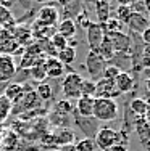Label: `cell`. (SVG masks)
Segmentation results:
<instances>
[{
    "instance_id": "obj_35",
    "label": "cell",
    "mask_w": 150,
    "mask_h": 151,
    "mask_svg": "<svg viewBox=\"0 0 150 151\" xmlns=\"http://www.w3.org/2000/svg\"><path fill=\"white\" fill-rule=\"evenodd\" d=\"M12 109H13V105L2 95L0 96V122H3L7 119V116L12 113Z\"/></svg>"
},
{
    "instance_id": "obj_44",
    "label": "cell",
    "mask_w": 150,
    "mask_h": 151,
    "mask_svg": "<svg viewBox=\"0 0 150 151\" xmlns=\"http://www.w3.org/2000/svg\"><path fill=\"white\" fill-rule=\"evenodd\" d=\"M116 2H120V5H133L136 0H116Z\"/></svg>"
},
{
    "instance_id": "obj_55",
    "label": "cell",
    "mask_w": 150,
    "mask_h": 151,
    "mask_svg": "<svg viewBox=\"0 0 150 151\" xmlns=\"http://www.w3.org/2000/svg\"><path fill=\"white\" fill-rule=\"evenodd\" d=\"M31 2H33V0H31Z\"/></svg>"
},
{
    "instance_id": "obj_2",
    "label": "cell",
    "mask_w": 150,
    "mask_h": 151,
    "mask_svg": "<svg viewBox=\"0 0 150 151\" xmlns=\"http://www.w3.org/2000/svg\"><path fill=\"white\" fill-rule=\"evenodd\" d=\"M81 84H83V76L76 71H68V74L63 77L62 82V90L65 100L81 98Z\"/></svg>"
},
{
    "instance_id": "obj_42",
    "label": "cell",
    "mask_w": 150,
    "mask_h": 151,
    "mask_svg": "<svg viewBox=\"0 0 150 151\" xmlns=\"http://www.w3.org/2000/svg\"><path fill=\"white\" fill-rule=\"evenodd\" d=\"M107 151H129V150H128V146H124V145H115Z\"/></svg>"
},
{
    "instance_id": "obj_8",
    "label": "cell",
    "mask_w": 150,
    "mask_h": 151,
    "mask_svg": "<svg viewBox=\"0 0 150 151\" xmlns=\"http://www.w3.org/2000/svg\"><path fill=\"white\" fill-rule=\"evenodd\" d=\"M105 37L110 40L115 53H121V55H129L131 48H133V40L128 34L124 32H115V34H105Z\"/></svg>"
},
{
    "instance_id": "obj_48",
    "label": "cell",
    "mask_w": 150,
    "mask_h": 151,
    "mask_svg": "<svg viewBox=\"0 0 150 151\" xmlns=\"http://www.w3.org/2000/svg\"><path fill=\"white\" fill-rule=\"evenodd\" d=\"M144 119H145V122H147V124L150 125V108H149V111H147V113H145Z\"/></svg>"
},
{
    "instance_id": "obj_38",
    "label": "cell",
    "mask_w": 150,
    "mask_h": 151,
    "mask_svg": "<svg viewBox=\"0 0 150 151\" xmlns=\"http://www.w3.org/2000/svg\"><path fill=\"white\" fill-rule=\"evenodd\" d=\"M141 66L150 69V45H144L141 53Z\"/></svg>"
},
{
    "instance_id": "obj_3",
    "label": "cell",
    "mask_w": 150,
    "mask_h": 151,
    "mask_svg": "<svg viewBox=\"0 0 150 151\" xmlns=\"http://www.w3.org/2000/svg\"><path fill=\"white\" fill-rule=\"evenodd\" d=\"M94 142H95V146L100 151H107V150L112 148V146L118 145L120 135H118V130L108 127V125H103V127L97 129V132L94 135Z\"/></svg>"
},
{
    "instance_id": "obj_49",
    "label": "cell",
    "mask_w": 150,
    "mask_h": 151,
    "mask_svg": "<svg viewBox=\"0 0 150 151\" xmlns=\"http://www.w3.org/2000/svg\"><path fill=\"white\" fill-rule=\"evenodd\" d=\"M33 2H37V3H44V5H47V2H50V0H33Z\"/></svg>"
},
{
    "instance_id": "obj_26",
    "label": "cell",
    "mask_w": 150,
    "mask_h": 151,
    "mask_svg": "<svg viewBox=\"0 0 150 151\" xmlns=\"http://www.w3.org/2000/svg\"><path fill=\"white\" fill-rule=\"evenodd\" d=\"M58 61L63 64V66H70L74 60H76V50L70 48V47H65L63 50H60L58 55H57Z\"/></svg>"
},
{
    "instance_id": "obj_18",
    "label": "cell",
    "mask_w": 150,
    "mask_h": 151,
    "mask_svg": "<svg viewBox=\"0 0 150 151\" xmlns=\"http://www.w3.org/2000/svg\"><path fill=\"white\" fill-rule=\"evenodd\" d=\"M39 101H41V100H39L36 90H26V92H24V95H23V98H21L16 105L20 106V111L23 113V111H29V109H33V108H36L39 105ZM13 106H15V105H13Z\"/></svg>"
},
{
    "instance_id": "obj_46",
    "label": "cell",
    "mask_w": 150,
    "mask_h": 151,
    "mask_svg": "<svg viewBox=\"0 0 150 151\" xmlns=\"http://www.w3.org/2000/svg\"><path fill=\"white\" fill-rule=\"evenodd\" d=\"M142 145L145 146V150H144V151H150V138H149V140H145V142H142Z\"/></svg>"
},
{
    "instance_id": "obj_6",
    "label": "cell",
    "mask_w": 150,
    "mask_h": 151,
    "mask_svg": "<svg viewBox=\"0 0 150 151\" xmlns=\"http://www.w3.org/2000/svg\"><path fill=\"white\" fill-rule=\"evenodd\" d=\"M86 39H87V45L91 52H97L100 44L105 39V31H103V26L99 24L97 21H92L89 24V27L86 29Z\"/></svg>"
},
{
    "instance_id": "obj_11",
    "label": "cell",
    "mask_w": 150,
    "mask_h": 151,
    "mask_svg": "<svg viewBox=\"0 0 150 151\" xmlns=\"http://www.w3.org/2000/svg\"><path fill=\"white\" fill-rule=\"evenodd\" d=\"M31 29V35H33V39L36 40H50V39L55 35V27H50V26H45V24L39 23L37 19L33 21V24L29 26Z\"/></svg>"
},
{
    "instance_id": "obj_36",
    "label": "cell",
    "mask_w": 150,
    "mask_h": 151,
    "mask_svg": "<svg viewBox=\"0 0 150 151\" xmlns=\"http://www.w3.org/2000/svg\"><path fill=\"white\" fill-rule=\"evenodd\" d=\"M121 74V68L115 66V64L108 63L105 68V73H103V79H108V81H115L118 76Z\"/></svg>"
},
{
    "instance_id": "obj_33",
    "label": "cell",
    "mask_w": 150,
    "mask_h": 151,
    "mask_svg": "<svg viewBox=\"0 0 150 151\" xmlns=\"http://www.w3.org/2000/svg\"><path fill=\"white\" fill-rule=\"evenodd\" d=\"M73 21H74V24H76V27H83V29H87L89 24L92 23V19L89 18V13L86 8L81 10V12L73 18Z\"/></svg>"
},
{
    "instance_id": "obj_9",
    "label": "cell",
    "mask_w": 150,
    "mask_h": 151,
    "mask_svg": "<svg viewBox=\"0 0 150 151\" xmlns=\"http://www.w3.org/2000/svg\"><path fill=\"white\" fill-rule=\"evenodd\" d=\"M120 96V92L116 90L115 82L108 81V79H100L95 82V93L94 98H112L116 100Z\"/></svg>"
},
{
    "instance_id": "obj_41",
    "label": "cell",
    "mask_w": 150,
    "mask_h": 151,
    "mask_svg": "<svg viewBox=\"0 0 150 151\" xmlns=\"http://www.w3.org/2000/svg\"><path fill=\"white\" fill-rule=\"evenodd\" d=\"M13 5H15L13 0H0V6H3V8H7V10H10Z\"/></svg>"
},
{
    "instance_id": "obj_5",
    "label": "cell",
    "mask_w": 150,
    "mask_h": 151,
    "mask_svg": "<svg viewBox=\"0 0 150 151\" xmlns=\"http://www.w3.org/2000/svg\"><path fill=\"white\" fill-rule=\"evenodd\" d=\"M60 18H62V13H60L58 6L52 5V3H47V5H42L41 8H39L36 19H37L39 23L45 24V26L57 27V24L60 23Z\"/></svg>"
},
{
    "instance_id": "obj_19",
    "label": "cell",
    "mask_w": 150,
    "mask_h": 151,
    "mask_svg": "<svg viewBox=\"0 0 150 151\" xmlns=\"http://www.w3.org/2000/svg\"><path fill=\"white\" fill-rule=\"evenodd\" d=\"M112 12V5H110V0H97L95 2V13H97V23L99 24H105L108 21V18Z\"/></svg>"
},
{
    "instance_id": "obj_28",
    "label": "cell",
    "mask_w": 150,
    "mask_h": 151,
    "mask_svg": "<svg viewBox=\"0 0 150 151\" xmlns=\"http://www.w3.org/2000/svg\"><path fill=\"white\" fill-rule=\"evenodd\" d=\"M131 15H133V6L131 5H118L115 10V18L123 24H126L129 21Z\"/></svg>"
},
{
    "instance_id": "obj_30",
    "label": "cell",
    "mask_w": 150,
    "mask_h": 151,
    "mask_svg": "<svg viewBox=\"0 0 150 151\" xmlns=\"http://www.w3.org/2000/svg\"><path fill=\"white\" fill-rule=\"evenodd\" d=\"M18 142H20V138H18V135L15 134V132H12V130L3 132V137H2V145H3V148H5V150L12 151V150L16 146V143H18Z\"/></svg>"
},
{
    "instance_id": "obj_53",
    "label": "cell",
    "mask_w": 150,
    "mask_h": 151,
    "mask_svg": "<svg viewBox=\"0 0 150 151\" xmlns=\"http://www.w3.org/2000/svg\"><path fill=\"white\" fill-rule=\"evenodd\" d=\"M60 151H70V150H60ZM73 151H74V150H73Z\"/></svg>"
},
{
    "instance_id": "obj_7",
    "label": "cell",
    "mask_w": 150,
    "mask_h": 151,
    "mask_svg": "<svg viewBox=\"0 0 150 151\" xmlns=\"http://www.w3.org/2000/svg\"><path fill=\"white\" fill-rule=\"evenodd\" d=\"M18 73V66L13 55H2L0 53V84L10 82Z\"/></svg>"
},
{
    "instance_id": "obj_21",
    "label": "cell",
    "mask_w": 150,
    "mask_h": 151,
    "mask_svg": "<svg viewBox=\"0 0 150 151\" xmlns=\"http://www.w3.org/2000/svg\"><path fill=\"white\" fill-rule=\"evenodd\" d=\"M149 108H150V103L144 98H133L129 101V111L137 117H144L145 113L149 111Z\"/></svg>"
},
{
    "instance_id": "obj_1",
    "label": "cell",
    "mask_w": 150,
    "mask_h": 151,
    "mask_svg": "<svg viewBox=\"0 0 150 151\" xmlns=\"http://www.w3.org/2000/svg\"><path fill=\"white\" fill-rule=\"evenodd\" d=\"M120 116V105L116 100L112 98H94V117L95 121L108 122L116 121Z\"/></svg>"
},
{
    "instance_id": "obj_4",
    "label": "cell",
    "mask_w": 150,
    "mask_h": 151,
    "mask_svg": "<svg viewBox=\"0 0 150 151\" xmlns=\"http://www.w3.org/2000/svg\"><path fill=\"white\" fill-rule=\"evenodd\" d=\"M107 61L99 55L97 52H91L89 50L87 56H86V71L89 74V79H92L94 82L103 79V73L107 68Z\"/></svg>"
},
{
    "instance_id": "obj_16",
    "label": "cell",
    "mask_w": 150,
    "mask_h": 151,
    "mask_svg": "<svg viewBox=\"0 0 150 151\" xmlns=\"http://www.w3.org/2000/svg\"><path fill=\"white\" fill-rule=\"evenodd\" d=\"M44 66L45 73H47V79H60L66 69V66H63L58 61V58H45Z\"/></svg>"
},
{
    "instance_id": "obj_31",
    "label": "cell",
    "mask_w": 150,
    "mask_h": 151,
    "mask_svg": "<svg viewBox=\"0 0 150 151\" xmlns=\"http://www.w3.org/2000/svg\"><path fill=\"white\" fill-rule=\"evenodd\" d=\"M73 150L74 151H97V146H95L94 138H87V137H84L83 140H79V142L74 143Z\"/></svg>"
},
{
    "instance_id": "obj_40",
    "label": "cell",
    "mask_w": 150,
    "mask_h": 151,
    "mask_svg": "<svg viewBox=\"0 0 150 151\" xmlns=\"http://www.w3.org/2000/svg\"><path fill=\"white\" fill-rule=\"evenodd\" d=\"M78 45H79V40H78L76 37L68 39V47H70V48H74V50H76V48H78Z\"/></svg>"
},
{
    "instance_id": "obj_37",
    "label": "cell",
    "mask_w": 150,
    "mask_h": 151,
    "mask_svg": "<svg viewBox=\"0 0 150 151\" xmlns=\"http://www.w3.org/2000/svg\"><path fill=\"white\" fill-rule=\"evenodd\" d=\"M50 44H52L60 52V50H63L65 47H68V39H65L63 35H60V34H57V32H55V35L50 39Z\"/></svg>"
},
{
    "instance_id": "obj_10",
    "label": "cell",
    "mask_w": 150,
    "mask_h": 151,
    "mask_svg": "<svg viewBox=\"0 0 150 151\" xmlns=\"http://www.w3.org/2000/svg\"><path fill=\"white\" fill-rule=\"evenodd\" d=\"M115 87L116 90L120 92V95H124V93H129L136 88V79L133 74L126 73V71H121V74L115 79Z\"/></svg>"
},
{
    "instance_id": "obj_12",
    "label": "cell",
    "mask_w": 150,
    "mask_h": 151,
    "mask_svg": "<svg viewBox=\"0 0 150 151\" xmlns=\"http://www.w3.org/2000/svg\"><path fill=\"white\" fill-rule=\"evenodd\" d=\"M52 135L58 146H70L76 143V135L70 127H57L52 132Z\"/></svg>"
},
{
    "instance_id": "obj_15",
    "label": "cell",
    "mask_w": 150,
    "mask_h": 151,
    "mask_svg": "<svg viewBox=\"0 0 150 151\" xmlns=\"http://www.w3.org/2000/svg\"><path fill=\"white\" fill-rule=\"evenodd\" d=\"M76 114L81 117H92L94 114V96H81L74 105Z\"/></svg>"
},
{
    "instance_id": "obj_43",
    "label": "cell",
    "mask_w": 150,
    "mask_h": 151,
    "mask_svg": "<svg viewBox=\"0 0 150 151\" xmlns=\"http://www.w3.org/2000/svg\"><path fill=\"white\" fill-rule=\"evenodd\" d=\"M57 2H58L62 6H68V5H73L76 0H57Z\"/></svg>"
},
{
    "instance_id": "obj_39",
    "label": "cell",
    "mask_w": 150,
    "mask_h": 151,
    "mask_svg": "<svg viewBox=\"0 0 150 151\" xmlns=\"http://www.w3.org/2000/svg\"><path fill=\"white\" fill-rule=\"evenodd\" d=\"M141 40L144 45H150V26L141 34Z\"/></svg>"
},
{
    "instance_id": "obj_23",
    "label": "cell",
    "mask_w": 150,
    "mask_h": 151,
    "mask_svg": "<svg viewBox=\"0 0 150 151\" xmlns=\"http://www.w3.org/2000/svg\"><path fill=\"white\" fill-rule=\"evenodd\" d=\"M74 124H76L83 132H86V137H87V138H89V132H87L89 127H91V130L94 132V134L97 132V121H95L94 117H81V116H78V117H74Z\"/></svg>"
},
{
    "instance_id": "obj_54",
    "label": "cell",
    "mask_w": 150,
    "mask_h": 151,
    "mask_svg": "<svg viewBox=\"0 0 150 151\" xmlns=\"http://www.w3.org/2000/svg\"><path fill=\"white\" fill-rule=\"evenodd\" d=\"M0 31H2V27H0Z\"/></svg>"
},
{
    "instance_id": "obj_32",
    "label": "cell",
    "mask_w": 150,
    "mask_h": 151,
    "mask_svg": "<svg viewBox=\"0 0 150 151\" xmlns=\"http://www.w3.org/2000/svg\"><path fill=\"white\" fill-rule=\"evenodd\" d=\"M74 111H76L74 109V105H71L70 100H60L55 105V113L63 114V116H73Z\"/></svg>"
},
{
    "instance_id": "obj_17",
    "label": "cell",
    "mask_w": 150,
    "mask_h": 151,
    "mask_svg": "<svg viewBox=\"0 0 150 151\" xmlns=\"http://www.w3.org/2000/svg\"><path fill=\"white\" fill-rule=\"evenodd\" d=\"M55 31H57V34L63 35L65 39H71V37H76L78 27H76V24H74L73 18H71V19L70 18H63V19H60V23L57 24Z\"/></svg>"
},
{
    "instance_id": "obj_51",
    "label": "cell",
    "mask_w": 150,
    "mask_h": 151,
    "mask_svg": "<svg viewBox=\"0 0 150 151\" xmlns=\"http://www.w3.org/2000/svg\"><path fill=\"white\" fill-rule=\"evenodd\" d=\"M3 90H5V88H0V96L3 95Z\"/></svg>"
},
{
    "instance_id": "obj_27",
    "label": "cell",
    "mask_w": 150,
    "mask_h": 151,
    "mask_svg": "<svg viewBox=\"0 0 150 151\" xmlns=\"http://www.w3.org/2000/svg\"><path fill=\"white\" fill-rule=\"evenodd\" d=\"M36 93H37V96H39L41 101H50V100L53 98V90H52V87H50V84H47V82L37 84Z\"/></svg>"
},
{
    "instance_id": "obj_24",
    "label": "cell",
    "mask_w": 150,
    "mask_h": 151,
    "mask_svg": "<svg viewBox=\"0 0 150 151\" xmlns=\"http://www.w3.org/2000/svg\"><path fill=\"white\" fill-rule=\"evenodd\" d=\"M15 26H16V19L13 18L12 12L0 6V27L2 29H12Z\"/></svg>"
},
{
    "instance_id": "obj_47",
    "label": "cell",
    "mask_w": 150,
    "mask_h": 151,
    "mask_svg": "<svg viewBox=\"0 0 150 151\" xmlns=\"http://www.w3.org/2000/svg\"><path fill=\"white\" fill-rule=\"evenodd\" d=\"M142 3H144V8L150 12V0H142Z\"/></svg>"
},
{
    "instance_id": "obj_29",
    "label": "cell",
    "mask_w": 150,
    "mask_h": 151,
    "mask_svg": "<svg viewBox=\"0 0 150 151\" xmlns=\"http://www.w3.org/2000/svg\"><path fill=\"white\" fill-rule=\"evenodd\" d=\"M102 26H103L105 34H115V32H123V26H124V24L120 23L115 16H110L108 21H107L105 24H102Z\"/></svg>"
},
{
    "instance_id": "obj_13",
    "label": "cell",
    "mask_w": 150,
    "mask_h": 151,
    "mask_svg": "<svg viewBox=\"0 0 150 151\" xmlns=\"http://www.w3.org/2000/svg\"><path fill=\"white\" fill-rule=\"evenodd\" d=\"M126 26L129 27L131 32H136V34H142L147 27L150 26L149 24V19L144 13H137V12H133L129 21L126 23Z\"/></svg>"
},
{
    "instance_id": "obj_45",
    "label": "cell",
    "mask_w": 150,
    "mask_h": 151,
    "mask_svg": "<svg viewBox=\"0 0 150 151\" xmlns=\"http://www.w3.org/2000/svg\"><path fill=\"white\" fill-rule=\"evenodd\" d=\"M145 93H147V95H150V79H147V81H145Z\"/></svg>"
},
{
    "instance_id": "obj_25",
    "label": "cell",
    "mask_w": 150,
    "mask_h": 151,
    "mask_svg": "<svg viewBox=\"0 0 150 151\" xmlns=\"http://www.w3.org/2000/svg\"><path fill=\"white\" fill-rule=\"evenodd\" d=\"M97 53L100 56H102L103 60L107 61V63H110V61L113 60V56L116 55L115 53V50H113V47H112V44H110V40L108 39H103V42L100 44V47H99V50H97Z\"/></svg>"
},
{
    "instance_id": "obj_20",
    "label": "cell",
    "mask_w": 150,
    "mask_h": 151,
    "mask_svg": "<svg viewBox=\"0 0 150 151\" xmlns=\"http://www.w3.org/2000/svg\"><path fill=\"white\" fill-rule=\"evenodd\" d=\"M133 130L137 134L141 142H145L150 138V125L145 122L144 117H136L133 122Z\"/></svg>"
},
{
    "instance_id": "obj_50",
    "label": "cell",
    "mask_w": 150,
    "mask_h": 151,
    "mask_svg": "<svg viewBox=\"0 0 150 151\" xmlns=\"http://www.w3.org/2000/svg\"><path fill=\"white\" fill-rule=\"evenodd\" d=\"M2 137H3V130L0 129V143H2Z\"/></svg>"
},
{
    "instance_id": "obj_14",
    "label": "cell",
    "mask_w": 150,
    "mask_h": 151,
    "mask_svg": "<svg viewBox=\"0 0 150 151\" xmlns=\"http://www.w3.org/2000/svg\"><path fill=\"white\" fill-rule=\"evenodd\" d=\"M26 87L23 84H18V82H12V84L5 85V90H3V96L8 100L12 105H16L21 98H23Z\"/></svg>"
},
{
    "instance_id": "obj_22",
    "label": "cell",
    "mask_w": 150,
    "mask_h": 151,
    "mask_svg": "<svg viewBox=\"0 0 150 151\" xmlns=\"http://www.w3.org/2000/svg\"><path fill=\"white\" fill-rule=\"evenodd\" d=\"M44 61H45V58H42V60H39L34 66L29 68V77L33 79V81L39 82V84H41V82H45V79H47V73H45Z\"/></svg>"
},
{
    "instance_id": "obj_52",
    "label": "cell",
    "mask_w": 150,
    "mask_h": 151,
    "mask_svg": "<svg viewBox=\"0 0 150 151\" xmlns=\"http://www.w3.org/2000/svg\"><path fill=\"white\" fill-rule=\"evenodd\" d=\"M147 15H149V18H147V19H149V24H150V12L147 13Z\"/></svg>"
},
{
    "instance_id": "obj_34",
    "label": "cell",
    "mask_w": 150,
    "mask_h": 151,
    "mask_svg": "<svg viewBox=\"0 0 150 151\" xmlns=\"http://www.w3.org/2000/svg\"><path fill=\"white\" fill-rule=\"evenodd\" d=\"M94 93H95V82L92 79H83L81 96H94Z\"/></svg>"
}]
</instances>
